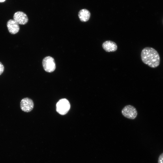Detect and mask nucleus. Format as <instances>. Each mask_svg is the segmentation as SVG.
I'll use <instances>...</instances> for the list:
<instances>
[{
  "label": "nucleus",
  "instance_id": "0eeeda50",
  "mask_svg": "<svg viewBox=\"0 0 163 163\" xmlns=\"http://www.w3.org/2000/svg\"><path fill=\"white\" fill-rule=\"evenodd\" d=\"M102 47L107 52H115L117 49V44L111 40H107L104 42L102 44Z\"/></svg>",
  "mask_w": 163,
  "mask_h": 163
},
{
  "label": "nucleus",
  "instance_id": "20e7f679",
  "mask_svg": "<svg viewBox=\"0 0 163 163\" xmlns=\"http://www.w3.org/2000/svg\"><path fill=\"white\" fill-rule=\"evenodd\" d=\"M121 113L125 117L130 119H135L137 115V112L136 108L130 105L125 106L122 109Z\"/></svg>",
  "mask_w": 163,
  "mask_h": 163
},
{
  "label": "nucleus",
  "instance_id": "7ed1b4c3",
  "mask_svg": "<svg viewBox=\"0 0 163 163\" xmlns=\"http://www.w3.org/2000/svg\"><path fill=\"white\" fill-rule=\"evenodd\" d=\"M42 65L45 71L48 72H53L56 68L54 59L50 56L46 57L43 59Z\"/></svg>",
  "mask_w": 163,
  "mask_h": 163
},
{
  "label": "nucleus",
  "instance_id": "9d476101",
  "mask_svg": "<svg viewBox=\"0 0 163 163\" xmlns=\"http://www.w3.org/2000/svg\"><path fill=\"white\" fill-rule=\"evenodd\" d=\"M158 163H163V153H161L159 156Z\"/></svg>",
  "mask_w": 163,
  "mask_h": 163
},
{
  "label": "nucleus",
  "instance_id": "423d86ee",
  "mask_svg": "<svg viewBox=\"0 0 163 163\" xmlns=\"http://www.w3.org/2000/svg\"><path fill=\"white\" fill-rule=\"evenodd\" d=\"M14 20L18 24L24 25L28 21V18L27 14L21 11L16 12L13 16Z\"/></svg>",
  "mask_w": 163,
  "mask_h": 163
},
{
  "label": "nucleus",
  "instance_id": "f03ea898",
  "mask_svg": "<svg viewBox=\"0 0 163 163\" xmlns=\"http://www.w3.org/2000/svg\"><path fill=\"white\" fill-rule=\"evenodd\" d=\"M70 107L69 101L65 98L60 99L56 104V111L61 115L66 114Z\"/></svg>",
  "mask_w": 163,
  "mask_h": 163
},
{
  "label": "nucleus",
  "instance_id": "6e6552de",
  "mask_svg": "<svg viewBox=\"0 0 163 163\" xmlns=\"http://www.w3.org/2000/svg\"><path fill=\"white\" fill-rule=\"evenodd\" d=\"M7 26L9 33L13 34L17 33L20 29L19 24L14 19L8 20Z\"/></svg>",
  "mask_w": 163,
  "mask_h": 163
},
{
  "label": "nucleus",
  "instance_id": "f8f14e48",
  "mask_svg": "<svg viewBox=\"0 0 163 163\" xmlns=\"http://www.w3.org/2000/svg\"><path fill=\"white\" fill-rule=\"evenodd\" d=\"M6 0H0V2H4Z\"/></svg>",
  "mask_w": 163,
  "mask_h": 163
},
{
  "label": "nucleus",
  "instance_id": "39448f33",
  "mask_svg": "<svg viewBox=\"0 0 163 163\" xmlns=\"http://www.w3.org/2000/svg\"><path fill=\"white\" fill-rule=\"evenodd\" d=\"M20 107L22 111L29 112L31 111L33 109L34 103L31 99L28 97L24 98L21 101Z\"/></svg>",
  "mask_w": 163,
  "mask_h": 163
},
{
  "label": "nucleus",
  "instance_id": "f257e3e1",
  "mask_svg": "<svg viewBox=\"0 0 163 163\" xmlns=\"http://www.w3.org/2000/svg\"><path fill=\"white\" fill-rule=\"evenodd\" d=\"M141 57L143 62L150 67L156 68L160 65L159 54L152 47H146L143 48L141 52Z\"/></svg>",
  "mask_w": 163,
  "mask_h": 163
},
{
  "label": "nucleus",
  "instance_id": "9b49d317",
  "mask_svg": "<svg viewBox=\"0 0 163 163\" xmlns=\"http://www.w3.org/2000/svg\"><path fill=\"white\" fill-rule=\"evenodd\" d=\"M4 69V66L0 62V75L3 72Z\"/></svg>",
  "mask_w": 163,
  "mask_h": 163
},
{
  "label": "nucleus",
  "instance_id": "1a4fd4ad",
  "mask_svg": "<svg viewBox=\"0 0 163 163\" xmlns=\"http://www.w3.org/2000/svg\"><path fill=\"white\" fill-rule=\"evenodd\" d=\"M91 14L89 11L85 9L80 10L78 14V16L80 20L82 22L88 21L90 19Z\"/></svg>",
  "mask_w": 163,
  "mask_h": 163
}]
</instances>
